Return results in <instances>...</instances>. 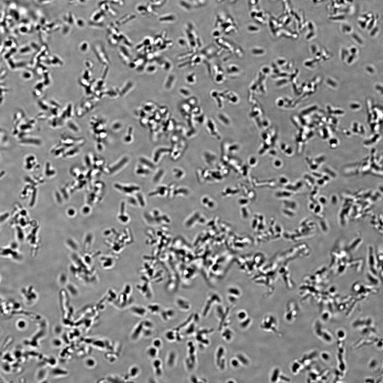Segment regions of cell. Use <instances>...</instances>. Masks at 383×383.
Segmentation results:
<instances>
[{
	"mask_svg": "<svg viewBox=\"0 0 383 383\" xmlns=\"http://www.w3.org/2000/svg\"><path fill=\"white\" fill-rule=\"evenodd\" d=\"M0 257L16 262H20L23 259L20 250L15 245L0 248Z\"/></svg>",
	"mask_w": 383,
	"mask_h": 383,
	"instance_id": "1",
	"label": "cell"
},
{
	"mask_svg": "<svg viewBox=\"0 0 383 383\" xmlns=\"http://www.w3.org/2000/svg\"><path fill=\"white\" fill-rule=\"evenodd\" d=\"M85 141V140L83 138H75L70 135L64 134L61 136L59 143L66 148L74 146L81 147L84 145Z\"/></svg>",
	"mask_w": 383,
	"mask_h": 383,
	"instance_id": "2",
	"label": "cell"
},
{
	"mask_svg": "<svg viewBox=\"0 0 383 383\" xmlns=\"http://www.w3.org/2000/svg\"><path fill=\"white\" fill-rule=\"evenodd\" d=\"M80 152V147L74 146L66 148L63 157L65 158H72L77 156Z\"/></svg>",
	"mask_w": 383,
	"mask_h": 383,
	"instance_id": "3",
	"label": "cell"
},
{
	"mask_svg": "<svg viewBox=\"0 0 383 383\" xmlns=\"http://www.w3.org/2000/svg\"><path fill=\"white\" fill-rule=\"evenodd\" d=\"M66 147L59 143L52 148L50 151V153L53 155L54 157L57 158L63 157Z\"/></svg>",
	"mask_w": 383,
	"mask_h": 383,
	"instance_id": "4",
	"label": "cell"
},
{
	"mask_svg": "<svg viewBox=\"0 0 383 383\" xmlns=\"http://www.w3.org/2000/svg\"><path fill=\"white\" fill-rule=\"evenodd\" d=\"M102 48V47L99 46L95 47V50L97 57L102 63L106 64L109 63L108 59L107 58L106 52Z\"/></svg>",
	"mask_w": 383,
	"mask_h": 383,
	"instance_id": "5",
	"label": "cell"
},
{
	"mask_svg": "<svg viewBox=\"0 0 383 383\" xmlns=\"http://www.w3.org/2000/svg\"><path fill=\"white\" fill-rule=\"evenodd\" d=\"M66 122L67 126L71 131L75 133L80 132L79 126L75 122L73 121L72 119L67 120Z\"/></svg>",
	"mask_w": 383,
	"mask_h": 383,
	"instance_id": "6",
	"label": "cell"
},
{
	"mask_svg": "<svg viewBox=\"0 0 383 383\" xmlns=\"http://www.w3.org/2000/svg\"><path fill=\"white\" fill-rule=\"evenodd\" d=\"M33 50L32 49L30 46L26 45L22 46L18 50V52L20 55H27L33 51Z\"/></svg>",
	"mask_w": 383,
	"mask_h": 383,
	"instance_id": "7",
	"label": "cell"
},
{
	"mask_svg": "<svg viewBox=\"0 0 383 383\" xmlns=\"http://www.w3.org/2000/svg\"><path fill=\"white\" fill-rule=\"evenodd\" d=\"M143 322H142L138 325L135 328V330L132 333V336L133 339H136L138 338L140 333H142V332L143 331Z\"/></svg>",
	"mask_w": 383,
	"mask_h": 383,
	"instance_id": "8",
	"label": "cell"
},
{
	"mask_svg": "<svg viewBox=\"0 0 383 383\" xmlns=\"http://www.w3.org/2000/svg\"><path fill=\"white\" fill-rule=\"evenodd\" d=\"M161 362L159 359H156L154 361L153 365L155 367L156 373L157 376H160L162 374V370L161 369Z\"/></svg>",
	"mask_w": 383,
	"mask_h": 383,
	"instance_id": "9",
	"label": "cell"
},
{
	"mask_svg": "<svg viewBox=\"0 0 383 383\" xmlns=\"http://www.w3.org/2000/svg\"><path fill=\"white\" fill-rule=\"evenodd\" d=\"M94 155L91 152L87 153L84 155V162L87 166H91L92 162L94 163Z\"/></svg>",
	"mask_w": 383,
	"mask_h": 383,
	"instance_id": "10",
	"label": "cell"
},
{
	"mask_svg": "<svg viewBox=\"0 0 383 383\" xmlns=\"http://www.w3.org/2000/svg\"><path fill=\"white\" fill-rule=\"evenodd\" d=\"M8 91L9 89L6 86L0 84V103H2L4 96Z\"/></svg>",
	"mask_w": 383,
	"mask_h": 383,
	"instance_id": "11",
	"label": "cell"
},
{
	"mask_svg": "<svg viewBox=\"0 0 383 383\" xmlns=\"http://www.w3.org/2000/svg\"><path fill=\"white\" fill-rule=\"evenodd\" d=\"M21 76L22 79L25 80H29L33 78V74L31 71L26 70L22 72Z\"/></svg>",
	"mask_w": 383,
	"mask_h": 383,
	"instance_id": "12",
	"label": "cell"
},
{
	"mask_svg": "<svg viewBox=\"0 0 383 383\" xmlns=\"http://www.w3.org/2000/svg\"><path fill=\"white\" fill-rule=\"evenodd\" d=\"M147 354L148 356L151 358H155L156 357L157 354V349L153 346L150 347L147 350Z\"/></svg>",
	"mask_w": 383,
	"mask_h": 383,
	"instance_id": "13",
	"label": "cell"
},
{
	"mask_svg": "<svg viewBox=\"0 0 383 383\" xmlns=\"http://www.w3.org/2000/svg\"><path fill=\"white\" fill-rule=\"evenodd\" d=\"M196 75L193 73L189 74L188 75H187L186 78V81L187 83L190 84L195 83V82H196Z\"/></svg>",
	"mask_w": 383,
	"mask_h": 383,
	"instance_id": "14",
	"label": "cell"
},
{
	"mask_svg": "<svg viewBox=\"0 0 383 383\" xmlns=\"http://www.w3.org/2000/svg\"><path fill=\"white\" fill-rule=\"evenodd\" d=\"M39 106L44 111L48 110L50 108V104L44 100L39 101Z\"/></svg>",
	"mask_w": 383,
	"mask_h": 383,
	"instance_id": "15",
	"label": "cell"
},
{
	"mask_svg": "<svg viewBox=\"0 0 383 383\" xmlns=\"http://www.w3.org/2000/svg\"><path fill=\"white\" fill-rule=\"evenodd\" d=\"M139 370L137 367H133L129 371V374L131 377H136L138 375Z\"/></svg>",
	"mask_w": 383,
	"mask_h": 383,
	"instance_id": "16",
	"label": "cell"
},
{
	"mask_svg": "<svg viewBox=\"0 0 383 383\" xmlns=\"http://www.w3.org/2000/svg\"><path fill=\"white\" fill-rule=\"evenodd\" d=\"M153 346L157 349L160 348L162 345V342L159 339H156L153 341Z\"/></svg>",
	"mask_w": 383,
	"mask_h": 383,
	"instance_id": "17",
	"label": "cell"
},
{
	"mask_svg": "<svg viewBox=\"0 0 383 383\" xmlns=\"http://www.w3.org/2000/svg\"><path fill=\"white\" fill-rule=\"evenodd\" d=\"M174 359H175V354L174 353H171L169 356L168 359V364L169 365H173L174 361Z\"/></svg>",
	"mask_w": 383,
	"mask_h": 383,
	"instance_id": "18",
	"label": "cell"
},
{
	"mask_svg": "<svg viewBox=\"0 0 383 383\" xmlns=\"http://www.w3.org/2000/svg\"><path fill=\"white\" fill-rule=\"evenodd\" d=\"M80 48L82 52H86L89 50V46L87 43L84 42L81 45Z\"/></svg>",
	"mask_w": 383,
	"mask_h": 383,
	"instance_id": "19",
	"label": "cell"
},
{
	"mask_svg": "<svg viewBox=\"0 0 383 383\" xmlns=\"http://www.w3.org/2000/svg\"><path fill=\"white\" fill-rule=\"evenodd\" d=\"M143 322V327L148 328H151L153 327V325L152 323L149 321H145Z\"/></svg>",
	"mask_w": 383,
	"mask_h": 383,
	"instance_id": "20",
	"label": "cell"
},
{
	"mask_svg": "<svg viewBox=\"0 0 383 383\" xmlns=\"http://www.w3.org/2000/svg\"><path fill=\"white\" fill-rule=\"evenodd\" d=\"M219 349V350L218 352L217 356V363L218 364H220V357H221L223 355V349L222 348H221Z\"/></svg>",
	"mask_w": 383,
	"mask_h": 383,
	"instance_id": "21",
	"label": "cell"
},
{
	"mask_svg": "<svg viewBox=\"0 0 383 383\" xmlns=\"http://www.w3.org/2000/svg\"><path fill=\"white\" fill-rule=\"evenodd\" d=\"M166 338L170 340H172L174 339L173 332L172 331L168 332L166 334Z\"/></svg>",
	"mask_w": 383,
	"mask_h": 383,
	"instance_id": "22",
	"label": "cell"
},
{
	"mask_svg": "<svg viewBox=\"0 0 383 383\" xmlns=\"http://www.w3.org/2000/svg\"><path fill=\"white\" fill-rule=\"evenodd\" d=\"M143 333L146 336H149L152 335V331L151 330H150L149 328H148V329L145 330V332H143Z\"/></svg>",
	"mask_w": 383,
	"mask_h": 383,
	"instance_id": "23",
	"label": "cell"
},
{
	"mask_svg": "<svg viewBox=\"0 0 383 383\" xmlns=\"http://www.w3.org/2000/svg\"><path fill=\"white\" fill-rule=\"evenodd\" d=\"M232 365L234 367H238V362L236 360H232Z\"/></svg>",
	"mask_w": 383,
	"mask_h": 383,
	"instance_id": "24",
	"label": "cell"
},
{
	"mask_svg": "<svg viewBox=\"0 0 383 383\" xmlns=\"http://www.w3.org/2000/svg\"><path fill=\"white\" fill-rule=\"evenodd\" d=\"M344 18V16H338V17H337L335 18H334V19H343V18Z\"/></svg>",
	"mask_w": 383,
	"mask_h": 383,
	"instance_id": "25",
	"label": "cell"
},
{
	"mask_svg": "<svg viewBox=\"0 0 383 383\" xmlns=\"http://www.w3.org/2000/svg\"><path fill=\"white\" fill-rule=\"evenodd\" d=\"M373 21H374V20H373L372 21H371L370 22V24L369 28H370L371 27H372L373 24Z\"/></svg>",
	"mask_w": 383,
	"mask_h": 383,
	"instance_id": "26",
	"label": "cell"
},
{
	"mask_svg": "<svg viewBox=\"0 0 383 383\" xmlns=\"http://www.w3.org/2000/svg\"><path fill=\"white\" fill-rule=\"evenodd\" d=\"M1 275L0 274V283H1Z\"/></svg>",
	"mask_w": 383,
	"mask_h": 383,
	"instance_id": "27",
	"label": "cell"
}]
</instances>
